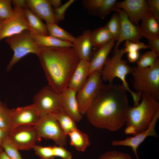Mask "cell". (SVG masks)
<instances>
[{
    "mask_svg": "<svg viewBox=\"0 0 159 159\" xmlns=\"http://www.w3.org/2000/svg\"><path fill=\"white\" fill-rule=\"evenodd\" d=\"M127 90L122 85L103 84L85 115L93 126L112 131L125 124L129 107Z\"/></svg>",
    "mask_w": 159,
    "mask_h": 159,
    "instance_id": "obj_1",
    "label": "cell"
},
{
    "mask_svg": "<svg viewBox=\"0 0 159 159\" xmlns=\"http://www.w3.org/2000/svg\"><path fill=\"white\" fill-rule=\"evenodd\" d=\"M48 85L61 93L80 60L72 47H41L37 55Z\"/></svg>",
    "mask_w": 159,
    "mask_h": 159,
    "instance_id": "obj_2",
    "label": "cell"
},
{
    "mask_svg": "<svg viewBox=\"0 0 159 159\" xmlns=\"http://www.w3.org/2000/svg\"><path fill=\"white\" fill-rule=\"evenodd\" d=\"M141 99L137 106H129L126 116V134L133 136L147 130L159 110L158 101L151 95L143 93Z\"/></svg>",
    "mask_w": 159,
    "mask_h": 159,
    "instance_id": "obj_3",
    "label": "cell"
},
{
    "mask_svg": "<svg viewBox=\"0 0 159 159\" xmlns=\"http://www.w3.org/2000/svg\"><path fill=\"white\" fill-rule=\"evenodd\" d=\"M124 54V48L114 50L113 55L111 58H107L102 70L101 79L102 82H107L109 84L113 83L115 78L120 80L123 86L131 95L133 106L135 107L140 103L142 93L132 91L129 87L126 78L128 74L131 73L132 68L126 61L122 59Z\"/></svg>",
    "mask_w": 159,
    "mask_h": 159,
    "instance_id": "obj_4",
    "label": "cell"
},
{
    "mask_svg": "<svg viewBox=\"0 0 159 159\" xmlns=\"http://www.w3.org/2000/svg\"><path fill=\"white\" fill-rule=\"evenodd\" d=\"M133 86L137 92L148 94L159 101V60L152 66L144 68L135 66L131 72Z\"/></svg>",
    "mask_w": 159,
    "mask_h": 159,
    "instance_id": "obj_5",
    "label": "cell"
},
{
    "mask_svg": "<svg viewBox=\"0 0 159 159\" xmlns=\"http://www.w3.org/2000/svg\"><path fill=\"white\" fill-rule=\"evenodd\" d=\"M5 41L14 52L6 67L7 71H10L15 64L28 54L33 53L37 55L41 48L32 37L30 31L28 30L6 38Z\"/></svg>",
    "mask_w": 159,
    "mask_h": 159,
    "instance_id": "obj_6",
    "label": "cell"
},
{
    "mask_svg": "<svg viewBox=\"0 0 159 159\" xmlns=\"http://www.w3.org/2000/svg\"><path fill=\"white\" fill-rule=\"evenodd\" d=\"M101 71L97 70L90 74L85 84L77 92V100L82 116L85 115L103 84L101 79Z\"/></svg>",
    "mask_w": 159,
    "mask_h": 159,
    "instance_id": "obj_7",
    "label": "cell"
},
{
    "mask_svg": "<svg viewBox=\"0 0 159 159\" xmlns=\"http://www.w3.org/2000/svg\"><path fill=\"white\" fill-rule=\"evenodd\" d=\"M39 141L42 138L52 140L57 145L67 144V136L56 120L51 115L41 116L35 126Z\"/></svg>",
    "mask_w": 159,
    "mask_h": 159,
    "instance_id": "obj_8",
    "label": "cell"
},
{
    "mask_svg": "<svg viewBox=\"0 0 159 159\" xmlns=\"http://www.w3.org/2000/svg\"><path fill=\"white\" fill-rule=\"evenodd\" d=\"M40 117L62 107V95L49 86L44 87L35 95L33 103Z\"/></svg>",
    "mask_w": 159,
    "mask_h": 159,
    "instance_id": "obj_9",
    "label": "cell"
},
{
    "mask_svg": "<svg viewBox=\"0 0 159 159\" xmlns=\"http://www.w3.org/2000/svg\"><path fill=\"white\" fill-rule=\"evenodd\" d=\"M0 41L27 30L31 31L25 16L24 9L14 6L12 14L1 21Z\"/></svg>",
    "mask_w": 159,
    "mask_h": 159,
    "instance_id": "obj_10",
    "label": "cell"
},
{
    "mask_svg": "<svg viewBox=\"0 0 159 159\" xmlns=\"http://www.w3.org/2000/svg\"><path fill=\"white\" fill-rule=\"evenodd\" d=\"M8 137L19 150L33 149L39 141L35 126L24 125L13 128Z\"/></svg>",
    "mask_w": 159,
    "mask_h": 159,
    "instance_id": "obj_11",
    "label": "cell"
},
{
    "mask_svg": "<svg viewBox=\"0 0 159 159\" xmlns=\"http://www.w3.org/2000/svg\"><path fill=\"white\" fill-rule=\"evenodd\" d=\"M115 11L119 14L120 30L119 39L115 44L114 50L118 49L120 44L124 40H129L135 43L140 42V39L143 37L140 32V26L132 23L123 10L117 8Z\"/></svg>",
    "mask_w": 159,
    "mask_h": 159,
    "instance_id": "obj_12",
    "label": "cell"
},
{
    "mask_svg": "<svg viewBox=\"0 0 159 159\" xmlns=\"http://www.w3.org/2000/svg\"><path fill=\"white\" fill-rule=\"evenodd\" d=\"M116 5L117 8L124 10L131 21L137 25H139L140 20L151 13L147 1L145 0L117 1Z\"/></svg>",
    "mask_w": 159,
    "mask_h": 159,
    "instance_id": "obj_13",
    "label": "cell"
},
{
    "mask_svg": "<svg viewBox=\"0 0 159 159\" xmlns=\"http://www.w3.org/2000/svg\"><path fill=\"white\" fill-rule=\"evenodd\" d=\"M159 118V110L155 114L153 120L148 128L145 131L133 136L129 137L122 140H113L111 143L113 146H126L131 148L137 159H139L137 154V149L139 146L149 136L158 138V136L155 130V127Z\"/></svg>",
    "mask_w": 159,
    "mask_h": 159,
    "instance_id": "obj_14",
    "label": "cell"
},
{
    "mask_svg": "<svg viewBox=\"0 0 159 159\" xmlns=\"http://www.w3.org/2000/svg\"><path fill=\"white\" fill-rule=\"evenodd\" d=\"M12 128L21 126H35L40 118L34 105L11 109Z\"/></svg>",
    "mask_w": 159,
    "mask_h": 159,
    "instance_id": "obj_15",
    "label": "cell"
},
{
    "mask_svg": "<svg viewBox=\"0 0 159 159\" xmlns=\"http://www.w3.org/2000/svg\"><path fill=\"white\" fill-rule=\"evenodd\" d=\"M117 2L116 0H84L82 3L89 14L104 19L111 11H115Z\"/></svg>",
    "mask_w": 159,
    "mask_h": 159,
    "instance_id": "obj_16",
    "label": "cell"
},
{
    "mask_svg": "<svg viewBox=\"0 0 159 159\" xmlns=\"http://www.w3.org/2000/svg\"><path fill=\"white\" fill-rule=\"evenodd\" d=\"M26 7L46 23L57 22L54 10L49 0H26Z\"/></svg>",
    "mask_w": 159,
    "mask_h": 159,
    "instance_id": "obj_17",
    "label": "cell"
},
{
    "mask_svg": "<svg viewBox=\"0 0 159 159\" xmlns=\"http://www.w3.org/2000/svg\"><path fill=\"white\" fill-rule=\"evenodd\" d=\"M77 92L68 87L61 93L62 107L76 122H80L82 115L79 110L76 98Z\"/></svg>",
    "mask_w": 159,
    "mask_h": 159,
    "instance_id": "obj_18",
    "label": "cell"
},
{
    "mask_svg": "<svg viewBox=\"0 0 159 159\" xmlns=\"http://www.w3.org/2000/svg\"><path fill=\"white\" fill-rule=\"evenodd\" d=\"M90 29L85 30L76 37L72 47L80 60L90 62L93 54Z\"/></svg>",
    "mask_w": 159,
    "mask_h": 159,
    "instance_id": "obj_19",
    "label": "cell"
},
{
    "mask_svg": "<svg viewBox=\"0 0 159 159\" xmlns=\"http://www.w3.org/2000/svg\"><path fill=\"white\" fill-rule=\"evenodd\" d=\"M90 62L80 60L69 79L68 87L77 92L86 82L89 75Z\"/></svg>",
    "mask_w": 159,
    "mask_h": 159,
    "instance_id": "obj_20",
    "label": "cell"
},
{
    "mask_svg": "<svg viewBox=\"0 0 159 159\" xmlns=\"http://www.w3.org/2000/svg\"><path fill=\"white\" fill-rule=\"evenodd\" d=\"M115 42L113 39L111 40L93 53L90 62L89 75L95 71L102 70L108 56L115 45Z\"/></svg>",
    "mask_w": 159,
    "mask_h": 159,
    "instance_id": "obj_21",
    "label": "cell"
},
{
    "mask_svg": "<svg viewBox=\"0 0 159 159\" xmlns=\"http://www.w3.org/2000/svg\"><path fill=\"white\" fill-rule=\"evenodd\" d=\"M31 32L36 42L41 47H73V43L60 40L49 34Z\"/></svg>",
    "mask_w": 159,
    "mask_h": 159,
    "instance_id": "obj_22",
    "label": "cell"
},
{
    "mask_svg": "<svg viewBox=\"0 0 159 159\" xmlns=\"http://www.w3.org/2000/svg\"><path fill=\"white\" fill-rule=\"evenodd\" d=\"M140 29L141 34L148 39L159 37V22L150 13L143 17Z\"/></svg>",
    "mask_w": 159,
    "mask_h": 159,
    "instance_id": "obj_23",
    "label": "cell"
},
{
    "mask_svg": "<svg viewBox=\"0 0 159 159\" xmlns=\"http://www.w3.org/2000/svg\"><path fill=\"white\" fill-rule=\"evenodd\" d=\"M49 115H51L56 120L63 131L67 136L70 132L77 128L76 122L62 107Z\"/></svg>",
    "mask_w": 159,
    "mask_h": 159,
    "instance_id": "obj_24",
    "label": "cell"
},
{
    "mask_svg": "<svg viewBox=\"0 0 159 159\" xmlns=\"http://www.w3.org/2000/svg\"><path fill=\"white\" fill-rule=\"evenodd\" d=\"M90 39L93 47L97 49L113 39L106 25L91 31Z\"/></svg>",
    "mask_w": 159,
    "mask_h": 159,
    "instance_id": "obj_25",
    "label": "cell"
},
{
    "mask_svg": "<svg viewBox=\"0 0 159 159\" xmlns=\"http://www.w3.org/2000/svg\"><path fill=\"white\" fill-rule=\"evenodd\" d=\"M68 135L69 137L70 145L78 151L84 152L90 145L88 135L77 128L70 132Z\"/></svg>",
    "mask_w": 159,
    "mask_h": 159,
    "instance_id": "obj_26",
    "label": "cell"
},
{
    "mask_svg": "<svg viewBox=\"0 0 159 159\" xmlns=\"http://www.w3.org/2000/svg\"><path fill=\"white\" fill-rule=\"evenodd\" d=\"M26 18L30 28V31L35 33L48 34L46 24L27 7L24 9Z\"/></svg>",
    "mask_w": 159,
    "mask_h": 159,
    "instance_id": "obj_27",
    "label": "cell"
},
{
    "mask_svg": "<svg viewBox=\"0 0 159 159\" xmlns=\"http://www.w3.org/2000/svg\"><path fill=\"white\" fill-rule=\"evenodd\" d=\"M48 34L60 40L73 43L76 37L55 23H46Z\"/></svg>",
    "mask_w": 159,
    "mask_h": 159,
    "instance_id": "obj_28",
    "label": "cell"
},
{
    "mask_svg": "<svg viewBox=\"0 0 159 159\" xmlns=\"http://www.w3.org/2000/svg\"><path fill=\"white\" fill-rule=\"evenodd\" d=\"M111 34L112 39L115 41L118 40L120 33V22L118 13L114 14L105 25Z\"/></svg>",
    "mask_w": 159,
    "mask_h": 159,
    "instance_id": "obj_29",
    "label": "cell"
},
{
    "mask_svg": "<svg viewBox=\"0 0 159 159\" xmlns=\"http://www.w3.org/2000/svg\"><path fill=\"white\" fill-rule=\"evenodd\" d=\"M158 57L153 52L150 51L142 54L136 62L137 67L144 68L153 66Z\"/></svg>",
    "mask_w": 159,
    "mask_h": 159,
    "instance_id": "obj_30",
    "label": "cell"
},
{
    "mask_svg": "<svg viewBox=\"0 0 159 159\" xmlns=\"http://www.w3.org/2000/svg\"><path fill=\"white\" fill-rule=\"evenodd\" d=\"M12 127L11 109L6 107L0 112V128L9 133Z\"/></svg>",
    "mask_w": 159,
    "mask_h": 159,
    "instance_id": "obj_31",
    "label": "cell"
},
{
    "mask_svg": "<svg viewBox=\"0 0 159 159\" xmlns=\"http://www.w3.org/2000/svg\"><path fill=\"white\" fill-rule=\"evenodd\" d=\"M4 150L11 159H23L19 150L8 136L1 145Z\"/></svg>",
    "mask_w": 159,
    "mask_h": 159,
    "instance_id": "obj_32",
    "label": "cell"
},
{
    "mask_svg": "<svg viewBox=\"0 0 159 159\" xmlns=\"http://www.w3.org/2000/svg\"><path fill=\"white\" fill-rule=\"evenodd\" d=\"M33 149L40 159H55L52 146L43 147L36 145Z\"/></svg>",
    "mask_w": 159,
    "mask_h": 159,
    "instance_id": "obj_33",
    "label": "cell"
},
{
    "mask_svg": "<svg viewBox=\"0 0 159 159\" xmlns=\"http://www.w3.org/2000/svg\"><path fill=\"white\" fill-rule=\"evenodd\" d=\"M12 0H0V21L4 20L13 13V9L11 6Z\"/></svg>",
    "mask_w": 159,
    "mask_h": 159,
    "instance_id": "obj_34",
    "label": "cell"
},
{
    "mask_svg": "<svg viewBox=\"0 0 159 159\" xmlns=\"http://www.w3.org/2000/svg\"><path fill=\"white\" fill-rule=\"evenodd\" d=\"M98 159H132V157L128 153L114 150L103 153Z\"/></svg>",
    "mask_w": 159,
    "mask_h": 159,
    "instance_id": "obj_35",
    "label": "cell"
},
{
    "mask_svg": "<svg viewBox=\"0 0 159 159\" xmlns=\"http://www.w3.org/2000/svg\"><path fill=\"white\" fill-rule=\"evenodd\" d=\"M74 1V0H70L63 4L61 5L58 8L53 9L54 16L57 23L64 19L66 11Z\"/></svg>",
    "mask_w": 159,
    "mask_h": 159,
    "instance_id": "obj_36",
    "label": "cell"
},
{
    "mask_svg": "<svg viewBox=\"0 0 159 159\" xmlns=\"http://www.w3.org/2000/svg\"><path fill=\"white\" fill-rule=\"evenodd\" d=\"M124 52V53L139 51L140 49L148 48L147 45L141 42L135 43L129 40H126L125 43Z\"/></svg>",
    "mask_w": 159,
    "mask_h": 159,
    "instance_id": "obj_37",
    "label": "cell"
},
{
    "mask_svg": "<svg viewBox=\"0 0 159 159\" xmlns=\"http://www.w3.org/2000/svg\"><path fill=\"white\" fill-rule=\"evenodd\" d=\"M52 147L55 157H59L62 159H72V153L65 148L64 146L54 145Z\"/></svg>",
    "mask_w": 159,
    "mask_h": 159,
    "instance_id": "obj_38",
    "label": "cell"
},
{
    "mask_svg": "<svg viewBox=\"0 0 159 159\" xmlns=\"http://www.w3.org/2000/svg\"><path fill=\"white\" fill-rule=\"evenodd\" d=\"M152 15L159 22V0H147Z\"/></svg>",
    "mask_w": 159,
    "mask_h": 159,
    "instance_id": "obj_39",
    "label": "cell"
},
{
    "mask_svg": "<svg viewBox=\"0 0 159 159\" xmlns=\"http://www.w3.org/2000/svg\"><path fill=\"white\" fill-rule=\"evenodd\" d=\"M148 48L150 49L151 51L155 53L157 56H159V37L147 39Z\"/></svg>",
    "mask_w": 159,
    "mask_h": 159,
    "instance_id": "obj_40",
    "label": "cell"
},
{
    "mask_svg": "<svg viewBox=\"0 0 159 159\" xmlns=\"http://www.w3.org/2000/svg\"><path fill=\"white\" fill-rule=\"evenodd\" d=\"M128 61L130 63L137 62L140 57L139 51L132 52L127 53Z\"/></svg>",
    "mask_w": 159,
    "mask_h": 159,
    "instance_id": "obj_41",
    "label": "cell"
},
{
    "mask_svg": "<svg viewBox=\"0 0 159 159\" xmlns=\"http://www.w3.org/2000/svg\"><path fill=\"white\" fill-rule=\"evenodd\" d=\"M12 4L14 6H18L24 9L26 7V0H12Z\"/></svg>",
    "mask_w": 159,
    "mask_h": 159,
    "instance_id": "obj_42",
    "label": "cell"
},
{
    "mask_svg": "<svg viewBox=\"0 0 159 159\" xmlns=\"http://www.w3.org/2000/svg\"><path fill=\"white\" fill-rule=\"evenodd\" d=\"M9 132L0 128V145H1L2 143L8 136Z\"/></svg>",
    "mask_w": 159,
    "mask_h": 159,
    "instance_id": "obj_43",
    "label": "cell"
},
{
    "mask_svg": "<svg viewBox=\"0 0 159 159\" xmlns=\"http://www.w3.org/2000/svg\"><path fill=\"white\" fill-rule=\"evenodd\" d=\"M50 1L53 9L57 8L62 5L61 1L60 0H51Z\"/></svg>",
    "mask_w": 159,
    "mask_h": 159,
    "instance_id": "obj_44",
    "label": "cell"
},
{
    "mask_svg": "<svg viewBox=\"0 0 159 159\" xmlns=\"http://www.w3.org/2000/svg\"><path fill=\"white\" fill-rule=\"evenodd\" d=\"M0 159H11L6 153L3 149L0 153Z\"/></svg>",
    "mask_w": 159,
    "mask_h": 159,
    "instance_id": "obj_45",
    "label": "cell"
},
{
    "mask_svg": "<svg viewBox=\"0 0 159 159\" xmlns=\"http://www.w3.org/2000/svg\"><path fill=\"white\" fill-rule=\"evenodd\" d=\"M6 107L2 103L0 99V112L2 111Z\"/></svg>",
    "mask_w": 159,
    "mask_h": 159,
    "instance_id": "obj_46",
    "label": "cell"
},
{
    "mask_svg": "<svg viewBox=\"0 0 159 159\" xmlns=\"http://www.w3.org/2000/svg\"><path fill=\"white\" fill-rule=\"evenodd\" d=\"M3 150V148L1 145H0V153Z\"/></svg>",
    "mask_w": 159,
    "mask_h": 159,
    "instance_id": "obj_47",
    "label": "cell"
},
{
    "mask_svg": "<svg viewBox=\"0 0 159 159\" xmlns=\"http://www.w3.org/2000/svg\"><path fill=\"white\" fill-rule=\"evenodd\" d=\"M1 21H0V29H1Z\"/></svg>",
    "mask_w": 159,
    "mask_h": 159,
    "instance_id": "obj_48",
    "label": "cell"
}]
</instances>
